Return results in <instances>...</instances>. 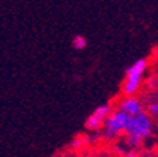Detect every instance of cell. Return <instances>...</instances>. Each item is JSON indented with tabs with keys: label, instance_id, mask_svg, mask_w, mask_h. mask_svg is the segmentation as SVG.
<instances>
[{
	"label": "cell",
	"instance_id": "1",
	"mask_svg": "<svg viewBox=\"0 0 158 157\" xmlns=\"http://www.w3.org/2000/svg\"><path fill=\"white\" fill-rule=\"evenodd\" d=\"M124 132L126 134H135V136L141 139L148 137L152 132V122L148 116V113H145L143 111L135 116H130L127 120V124H126Z\"/></svg>",
	"mask_w": 158,
	"mask_h": 157
},
{
	"label": "cell",
	"instance_id": "2",
	"mask_svg": "<svg viewBox=\"0 0 158 157\" xmlns=\"http://www.w3.org/2000/svg\"><path fill=\"white\" fill-rule=\"evenodd\" d=\"M145 68H147V61L141 58V59H137V61L126 71V81H124V84H123V92H124L126 95L131 96L134 92H137Z\"/></svg>",
	"mask_w": 158,
	"mask_h": 157
},
{
	"label": "cell",
	"instance_id": "3",
	"mask_svg": "<svg viewBox=\"0 0 158 157\" xmlns=\"http://www.w3.org/2000/svg\"><path fill=\"white\" fill-rule=\"evenodd\" d=\"M128 116L124 115L120 111H114L110 112L107 118L105 119L103 124H105V133H103V137L106 139H112L114 136H117L120 132H124L126 124H127Z\"/></svg>",
	"mask_w": 158,
	"mask_h": 157
},
{
	"label": "cell",
	"instance_id": "4",
	"mask_svg": "<svg viewBox=\"0 0 158 157\" xmlns=\"http://www.w3.org/2000/svg\"><path fill=\"white\" fill-rule=\"evenodd\" d=\"M118 111L123 112V113L127 115L128 118H130V116H135V115H138L140 112H143V106L138 99L133 98V96H128V98L123 99V101L120 102Z\"/></svg>",
	"mask_w": 158,
	"mask_h": 157
},
{
	"label": "cell",
	"instance_id": "5",
	"mask_svg": "<svg viewBox=\"0 0 158 157\" xmlns=\"http://www.w3.org/2000/svg\"><path fill=\"white\" fill-rule=\"evenodd\" d=\"M103 120L102 119H99L98 116H95V115H90L88 119H86V129H89V130H98L100 126H102Z\"/></svg>",
	"mask_w": 158,
	"mask_h": 157
},
{
	"label": "cell",
	"instance_id": "6",
	"mask_svg": "<svg viewBox=\"0 0 158 157\" xmlns=\"http://www.w3.org/2000/svg\"><path fill=\"white\" fill-rule=\"evenodd\" d=\"M93 115L98 116L99 119H102V120L105 122V119L110 115V106H109V105H100V106H98V108L95 109Z\"/></svg>",
	"mask_w": 158,
	"mask_h": 157
},
{
	"label": "cell",
	"instance_id": "7",
	"mask_svg": "<svg viewBox=\"0 0 158 157\" xmlns=\"http://www.w3.org/2000/svg\"><path fill=\"white\" fill-rule=\"evenodd\" d=\"M86 46H88V41H86V38L83 36H76L75 38L72 40V47L75 50H78V51L83 50Z\"/></svg>",
	"mask_w": 158,
	"mask_h": 157
},
{
	"label": "cell",
	"instance_id": "8",
	"mask_svg": "<svg viewBox=\"0 0 158 157\" xmlns=\"http://www.w3.org/2000/svg\"><path fill=\"white\" fill-rule=\"evenodd\" d=\"M141 142H143V139L135 136V134H126V143H127L130 147H137Z\"/></svg>",
	"mask_w": 158,
	"mask_h": 157
},
{
	"label": "cell",
	"instance_id": "9",
	"mask_svg": "<svg viewBox=\"0 0 158 157\" xmlns=\"http://www.w3.org/2000/svg\"><path fill=\"white\" fill-rule=\"evenodd\" d=\"M148 115H154V116L158 115V102H151L148 105Z\"/></svg>",
	"mask_w": 158,
	"mask_h": 157
},
{
	"label": "cell",
	"instance_id": "10",
	"mask_svg": "<svg viewBox=\"0 0 158 157\" xmlns=\"http://www.w3.org/2000/svg\"><path fill=\"white\" fill-rule=\"evenodd\" d=\"M86 139H82V137H76L72 140V147L73 149H79L83 146V142H85Z\"/></svg>",
	"mask_w": 158,
	"mask_h": 157
},
{
	"label": "cell",
	"instance_id": "11",
	"mask_svg": "<svg viewBox=\"0 0 158 157\" xmlns=\"http://www.w3.org/2000/svg\"><path fill=\"white\" fill-rule=\"evenodd\" d=\"M126 157H138V154L135 153V151H128V153L126 154Z\"/></svg>",
	"mask_w": 158,
	"mask_h": 157
},
{
	"label": "cell",
	"instance_id": "12",
	"mask_svg": "<svg viewBox=\"0 0 158 157\" xmlns=\"http://www.w3.org/2000/svg\"><path fill=\"white\" fill-rule=\"evenodd\" d=\"M157 98H158V89H157Z\"/></svg>",
	"mask_w": 158,
	"mask_h": 157
}]
</instances>
